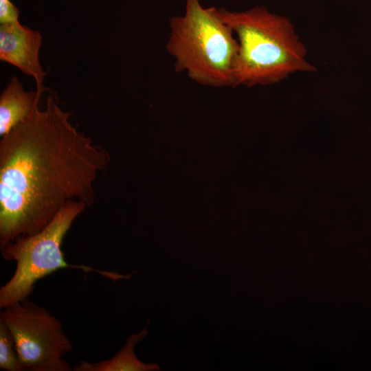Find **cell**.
<instances>
[{
  "instance_id": "9c48e42d",
  "label": "cell",
  "mask_w": 371,
  "mask_h": 371,
  "mask_svg": "<svg viewBox=\"0 0 371 371\" xmlns=\"http://www.w3.org/2000/svg\"><path fill=\"white\" fill-rule=\"evenodd\" d=\"M0 368L7 371H24L10 331L0 320Z\"/></svg>"
},
{
  "instance_id": "5b68a950",
  "label": "cell",
  "mask_w": 371,
  "mask_h": 371,
  "mask_svg": "<svg viewBox=\"0 0 371 371\" xmlns=\"http://www.w3.org/2000/svg\"><path fill=\"white\" fill-rule=\"evenodd\" d=\"M13 337L24 370L70 371L63 356L72 346L60 321L28 299L14 302L0 313Z\"/></svg>"
},
{
  "instance_id": "277c9868",
  "label": "cell",
  "mask_w": 371,
  "mask_h": 371,
  "mask_svg": "<svg viewBox=\"0 0 371 371\" xmlns=\"http://www.w3.org/2000/svg\"><path fill=\"white\" fill-rule=\"evenodd\" d=\"M87 205L73 201L63 207L41 231L19 238L1 247L6 260H14L16 269L10 280L0 289V308L29 298L36 282L64 268H75L85 272L93 271L113 281L128 280L133 273L95 269L85 265L68 263L61 249L62 243L75 219Z\"/></svg>"
},
{
  "instance_id": "30bf717a",
  "label": "cell",
  "mask_w": 371,
  "mask_h": 371,
  "mask_svg": "<svg viewBox=\"0 0 371 371\" xmlns=\"http://www.w3.org/2000/svg\"><path fill=\"white\" fill-rule=\"evenodd\" d=\"M19 10L10 0H0V24L19 22Z\"/></svg>"
},
{
  "instance_id": "7a4b0ae2",
  "label": "cell",
  "mask_w": 371,
  "mask_h": 371,
  "mask_svg": "<svg viewBox=\"0 0 371 371\" xmlns=\"http://www.w3.org/2000/svg\"><path fill=\"white\" fill-rule=\"evenodd\" d=\"M238 43L236 86L270 85L295 72L314 71L291 20L265 6L242 12L216 8Z\"/></svg>"
},
{
  "instance_id": "8992f818",
  "label": "cell",
  "mask_w": 371,
  "mask_h": 371,
  "mask_svg": "<svg viewBox=\"0 0 371 371\" xmlns=\"http://www.w3.org/2000/svg\"><path fill=\"white\" fill-rule=\"evenodd\" d=\"M43 36L20 22L0 25V60L34 78L36 90L43 93L45 73L39 61Z\"/></svg>"
},
{
  "instance_id": "6da1fadb",
  "label": "cell",
  "mask_w": 371,
  "mask_h": 371,
  "mask_svg": "<svg viewBox=\"0 0 371 371\" xmlns=\"http://www.w3.org/2000/svg\"><path fill=\"white\" fill-rule=\"evenodd\" d=\"M0 140V247L45 228L65 205H91L108 152L49 94Z\"/></svg>"
},
{
  "instance_id": "3957f363",
  "label": "cell",
  "mask_w": 371,
  "mask_h": 371,
  "mask_svg": "<svg viewBox=\"0 0 371 371\" xmlns=\"http://www.w3.org/2000/svg\"><path fill=\"white\" fill-rule=\"evenodd\" d=\"M168 52L177 72H186L205 86L236 87L238 43L216 8H204L199 0H186L185 14L169 21Z\"/></svg>"
},
{
  "instance_id": "ba28073f",
  "label": "cell",
  "mask_w": 371,
  "mask_h": 371,
  "mask_svg": "<svg viewBox=\"0 0 371 371\" xmlns=\"http://www.w3.org/2000/svg\"><path fill=\"white\" fill-rule=\"evenodd\" d=\"M148 333L146 327L137 334L131 335L122 348L113 357L101 361L90 363L81 361L73 368L74 371H153L159 370L155 363H144L135 353L136 344Z\"/></svg>"
},
{
  "instance_id": "52a82bcc",
  "label": "cell",
  "mask_w": 371,
  "mask_h": 371,
  "mask_svg": "<svg viewBox=\"0 0 371 371\" xmlns=\"http://www.w3.org/2000/svg\"><path fill=\"white\" fill-rule=\"evenodd\" d=\"M43 93L26 91L23 83L13 76L0 95V136L9 133L31 113Z\"/></svg>"
}]
</instances>
